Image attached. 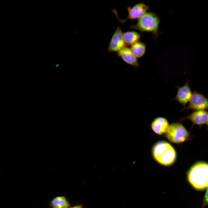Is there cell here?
<instances>
[{
	"instance_id": "obj_6",
	"label": "cell",
	"mask_w": 208,
	"mask_h": 208,
	"mask_svg": "<svg viewBox=\"0 0 208 208\" xmlns=\"http://www.w3.org/2000/svg\"><path fill=\"white\" fill-rule=\"evenodd\" d=\"M208 101L204 94L197 91L192 93L187 107L186 109L195 111L206 110L207 109Z\"/></svg>"
},
{
	"instance_id": "obj_10",
	"label": "cell",
	"mask_w": 208,
	"mask_h": 208,
	"mask_svg": "<svg viewBox=\"0 0 208 208\" xmlns=\"http://www.w3.org/2000/svg\"><path fill=\"white\" fill-rule=\"evenodd\" d=\"M184 119L190 120L195 125H207L208 112L206 110L194 111Z\"/></svg>"
},
{
	"instance_id": "obj_5",
	"label": "cell",
	"mask_w": 208,
	"mask_h": 208,
	"mask_svg": "<svg viewBox=\"0 0 208 208\" xmlns=\"http://www.w3.org/2000/svg\"><path fill=\"white\" fill-rule=\"evenodd\" d=\"M149 9V6L142 3H138L132 7H128L127 9L128 12L127 18L123 20L119 18L115 9L113 10L112 11L116 15L120 22L123 23L128 20L138 19L145 14Z\"/></svg>"
},
{
	"instance_id": "obj_8",
	"label": "cell",
	"mask_w": 208,
	"mask_h": 208,
	"mask_svg": "<svg viewBox=\"0 0 208 208\" xmlns=\"http://www.w3.org/2000/svg\"><path fill=\"white\" fill-rule=\"evenodd\" d=\"M192 93L187 81L183 86L178 88L174 99L182 105L185 106L190 101Z\"/></svg>"
},
{
	"instance_id": "obj_2",
	"label": "cell",
	"mask_w": 208,
	"mask_h": 208,
	"mask_svg": "<svg viewBox=\"0 0 208 208\" xmlns=\"http://www.w3.org/2000/svg\"><path fill=\"white\" fill-rule=\"evenodd\" d=\"M207 163L200 161L196 163L190 168L187 174L189 181L197 190L205 189L208 186Z\"/></svg>"
},
{
	"instance_id": "obj_9",
	"label": "cell",
	"mask_w": 208,
	"mask_h": 208,
	"mask_svg": "<svg viewBox=\"0 0 208 208\" xmlns=\"http://www.w3.org/2000/svg\"><path fill=\"white\" fill-rule=\"evenodd\" d=\"M117 55L128 64L136 67L139 66L137 59L128 47H125L122 49L117 52Z\"/></svg>"
},
{
	"instance_id": "obj_11",
	"label": "cell",
	"mask_w": 208,
	"mask_h": 208,
	"mask_svg": "<svg viewBox=\"0 0 208 208\" xmlns=\"http://www.w3.org/2000/svg\"><path fill=\"white\" fill-rule=\"evenodd\" d=\"M168 120L166 118L159 117L155 118L151 124V128L156 133L160 135L166 133L169 126Z\"/></svg>"
},
{
	"instance_id": "obj_13",
	"label": "cell",
	"mask_w": 208,
	"mask_h": 208,
	"mask_svg": "<svg viewBox=\"0 0 208 208\" xmlns=\"http://www.w3.org/2000/svg\"><path fill=\"white\" fill-rule=\"evenodd\" d=\"M146 48L145 44L139 41L131 45L130 49L137 59L142 57L144 55Z\"/></svg>"
},
{
	"instance_id": "obj_4",
	"label": "cell",
	"mask_w": 208,
	"mask_h": 208,
	"mask_svg": "<svg viewBox=\"0 0 208 208\" xmlns=\"http://www.w3.org/2000/svg\"><path fill=\"white\" fill-rule=\"evenodd\" d=\"M166 133V136L169 141L176 144L185 142L189 136V133L185 128L178 123H174L169 125Z\"/></svg>"
},
{
	"instance_id": "obj_7",
	"label": "cell",
	"mask_w": 208,
	"mask_h": 208,
	"mask_svg": "<svg viewBox=\"0 0 208 208\" xmlns=\"http://www.w3.org/2000/svg\"><path fill=\"white\" fill-rule=\"evenodd\" d=\"M121 28L118 26L112 36L107 51L109 52H118L126 47Z\"/></svg>"
},
{
	"instance_id": "obj_3",
	"label": "cell",
	"mask_w": 208,
	"mask_h": 208,
	"mask_svg": "<svg viewBox=\"0 0 208 208\" xmlns=\"http://www.w3.org/2000/svg\"><path fill=\"white\" fill-rule=\"evenodd\" d=\"M159 22V17L155 14L148 12H146L138 19L136 24L131 25L130 28L138 30L142 32H151L155 36H157Z\"/></svg>"
},
{
	"instance_id": "obj_15",
	"label": "cell",
	"mask_w": 208,
	"mask_h": 208,
	"mask_svg": "<svg viewBox=\"0 0 208 208\" xmlns=\"http://www.w3.org/2000/svg\"><path fill=\"white\" fill-rule=\"evenodd\" d=\"M69 208H83L81 205H78L72 207H70Z\"/></svg>"
},
{
	"instance_id": "obj_1",
	"label": "cell",
	"mask_w": 208,
	"mask_h": 208,
	"mask_svg": "<svg viewBox=\"0 0 208 208\" xmlns=\"http://www.w3.org/2000/svg\"><path fill=\"white\" fill-rule=\"evenodd\" d=\"M152 152L154 159L163 166L171 165L176 159L177 153L174 148L165 141H159L156 143L153 147Z\"/></svg>"
},
{
	"instance_id": "obj_12",
	"label": "cell",
	"mask_w": 208,
	"mask_h": 208,
	"mask_svg": "<svg viewBox=\"0 0 208 208\" xmlns=\"http://www.w3.org/2000/svg\"><path fill=\"white\" fill-rule=\"evenodd\" d=\"M50 205L52 208H69L70 204L65 197L57 196L51 201Z\"/></svg>"
},
{
	"instance_id": "obj_14",
	"label": "cell",
	"mask_w": 208,
	"mask_h": 208,
	"mask_svg": "<svg viewBox=\"0 0 208 208\" xmlns=\"http://www.w3.org/2000/svg\"><path fill=\"white\" fill-rule=\"evenodd\" d=\"M124 40L127 45H132L139 41L140 35L135 31H129L123 33Z\"/></svg>"
}]
</instances>
